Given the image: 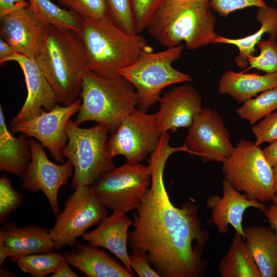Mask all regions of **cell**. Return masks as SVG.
Returning a JSON list of instances; mask_svg holds the SVG:
<instances>
[{
    "instance_id": "6da1fadb",
    "label": "cell",
    "mask_w": 277,
    "mask_h": 277,
    "mask_svg": "<svg viewBox=\"0 0 277 277\" xmlns=\"http://www.w3.org/2000/svg\"><path fill=\"white\" fill-rule=\"evenodd\" d=\"M168 142L161 140L148 161L151 185L133 216L128 246L146 253L161 276H203L208 266L203 248L210 234L201 225L196 205L188 201L177 207L170 200L164 170L177 150Z\"/></svg>"
},
{
    "instance_id": "7a4b0ae2",
    "label": "cell",
    "mask_w": 277,
    "mask_h": 277,
    "mask_svg": "<svg viewBox=\"0 0 277 277\" xmlns=\"http://www.w3.org/2000/svg\"><path fill=\"white\" fill-rule=\"evenodd\" d=\"M34 59L59 104L68 105L77 98L88 69L84 45L77 32L46 26Z\"/></svg>"
},
{
    "instance_id": "3957f363",
    "label": "cell",
    "mask_w": 277,
    "mask_h": 277,
    "mask_svg": "<svg viewBox=\"0 0 277 277\" xmlns=\"http://www.w3.org/2000/svg\"><path fill=\"white\" fill-rule=\"evenodd\" d=\"M216 20L208 0H165L154 13L147 30L167 48L184 42L187 48L196 49L213 43L218 35Z\"/></svg>"
},
{
    "instance_id": "277c9868",
    "label": "cell",
    "mask_w": 277,
    "mask_h": 277,
    "mask_svg": "<svg viewBox=\"0 0 277 277\" xmlns=\"http://www.w3.org/2000/svg\"><path fill=\"white\" fill-rule=\"evenodd\" d=\"M77 34L84 45L88 70L100 74L117 73L143 53L153 51L144 37L126 32L110 15L96 19L82 18Z\"/></svg>"
},
{
    "instance_id": "5b68a950",
    "label": "cell",
    "mask_w": 277,
    "mask_h": 277,
    "mask_svg": "<svg viewBox=\"0 0 277 277\" xmlns=\"http://www.w3.org/2000/svg\"><path fill=\"white\" fill-rule=\"evenodd\" d=\"M80 95L82 102L76 124L94 121L105 125L111 133L137 104L134 87L118 73L104 75L87 70Z\"/></svg>"
},
{
    "instance_id": "8992f818",
    "label": "cell",
    "mask_w": 277,
    "mask_h": 277,
    "mask_svg": "<svg viewBox=\"0 0 277 277\" xmlns=\"http://www.w3.org/2000/svg\"><path fill=\"white\" fill-rule=\"evenodd\" d=\"M183 49V46L180 45L156 52H144L134 63L117 72L135 89L139 109L147 112L159 102L161 91L166 87L192 81L190 75L172 66L181 57Z\"/></svg>"
},
{
    "instance_id": "52a82bcc",
    "label": "cell",
    "mask_w": 277,
    "mask_h": 277,
    "mask_svg": "<svg viewBox=\"0 0 277 277\" xmlns=\"http://www.w3.org/2000/svg\"><path fill=\"white\" fill-rule=\"evenodd\" d=\"M66 131L68 141L62 153L73 166V189L90 186L101 174L115 167L107 149L109 132L105 125L97 123L83 128L70 119Z\"/></svg>"
},
{
    "instance_id": "ba28073f",
    "label": "cell",
    "mask_w": 277,
    "mask_h": 277,
    "mask_svg": "<svg viewBox=\"0 0 277 277\" xmlns=\"http://www.w3.org/2000/svg\"><path fill=\"white\" fill-rule=\"evenodd\" d=\"M224 179L249 197L265 203L275 194L273 168L260 146L242 138L230 157L222 164Z\"/></svg>"
},
{
    "instance_id": "9c48e42d",
    "label": "cell",
    "mask_w": 277,
    "mask_h": 277,
    "mask_svg": "<svg viewBox=\"0 0 277 277\" xmlns=\"http://www.w3.org/2000/svg\"><path fill=\"white\" fill-rule=\"evenodd\" d=\"M150 185L148 165L126 162L101 174L90 186L107 208L126 213L139 207Z\"/></svg>"
},
{
    "instance_id": "30bf717a",
    "label": "cell",
    "mask_w": 277,
    "mask_h": 277,
    "mask_svg": "<svg viewBox=\"0 0 277 277\" xmlns=\"http://www.w3.org/2000/svg\"><path fill=\"white\" fill-rule=\"evenodd\" d=\"M74 190L49 230L56 250L75 246L80 236L108 215L107 208L96 197L91 186Z\"/></svg>"
},
{
    "instance_id": "8fae6325",
    "label": "cell",
    "mask_w": 277,
    "mask_h": 277,
    "mask_svg": "<svg viewBox=\"0 0 277 277\" xmlns=\"http://www.w3.org/2000/svg\"><path fill=\"white\" fill-rule=\"evenodd\" d=\"M162 134L155 114L135 109L111 133L107 151L112 158L120 155L127 163H140L156 149Z\"/></svg>"
},
{
    "instance_id": "7c38bea8",
    "label": "cell",
    "mask_w": 277,
    "mask_h": 277,
    "mask_svg": "<svg viewBox=\"0 0 277 277\" xmlns=\"http://www.w3.org/2000/svg\"><path fill=\"white\" fill-rule=\"evenodd\" d=\"M31 159L20 178L23 189L31 192H43L46 196L55 216L60 212L58 193L60 188L67 184L74 173L72 163L55 164L49 160L43 146L34 138L29 139Z\"/></svg>"
},
{
    "instance_id": "4fadbf2b",
    "label": "cell",
    "mask_w": 277,
    "mask_h": 277,
    "mask_svg": "<svg viewBox=\"0 0 277 277\" xmlns=\"http://www.w3.org/2000/svg\"><path fill=\"white\" fill-rule=\"evenodd\" d=\"M185 144L204 163L223 164L234 148L222 117L216 111L208 108H203L195 117L188 128Z\"/></svg>"
},
{
    "instance_id": "5bb4252c",
    "label": "cell",
    "mask_w": 277,
    "mask_h": 277,
    "mask_svg": "<svg viewBox=\"0 0 277 277\" xmlns=\"http://www.w3.org/2000/svg\"><path fill=\"white\" fill-rule=\"evenodd\" d=\"M81 102L77 98L68 105L58 104L50 111L44 110L33 118L10 126V130L35 138L48 149L57 163H63L62 150L68 141L66 126L71 117L77 112Z\"/></svg>"
},
{
    "instance_id": "9a60e30c",
    "label": "cell",
    "mask_w": 277,
    "mask_h": 277,
    "mask_svg": "<svg viewBox=\"0 0 277 277\" xmlns=\"http://www.w3.org/2000/svg\"><path fill=\"white\" fill-rule=\"evenodd\" d=\"M13 61L23 71L27 89V96L22 107L12 119L10 126L33 118L43 111H50L58 104L55 92L34 59L14 52L5 59Z\"/></svg>"
},
{
    "instance_id": "2e32d148",
    "label": "cell",
    "mask_w": 277,
    "mask_h": 277,
    "mask_svg": "<svg viewBox=\"0 0 277 277\" xmlns=\"http://www.w3.org/2000/svg\"><path fill=\"white\" fill-rule=\"evenodd\" d=\"M222 184L223 195H212L206 201V206L211 211L208 223H213L222 234L228 232L230 225L236 233L244 239L242 222L245 211L248 208L252 207L263 212L266 206L264 203L241 193L225 180L222 181Z\"/></svg>"
},
{
    "instance_id": "e0dca14e",
    "label": "cell",
    "mask_w": 277,
    "mask_h": 277,
    "mask_svg": "<svg viewBox=\"0 0 277 277\" xmlns=\"http://www.w3.org/2000/svg\"><path fill=\"white\" fill-rule=\"evenodd\" d=\"M159 102L160 108L155 115L162 133L189 128L203 109L202 97L193 86L187 84L166 93Z\"/></svg>"
},
{
    "instance_id": "ac0fdd59",
    "label": "cell",
    "mask_w": 277,
    "mask_h": 277,
    "mask_svg": "<svg viewBox=\"0 0 277 277\" xmlns=\"http://www.w3.org/2000/svg\"><path fill=\"white\" fill-rule=\"evenodd\" d=\"M0 18L1 37L14 52L34 59L46 26L29 6Z\"/></svg>"
},
{
    "instance_id": "d6986e66",
    "label": "cell",
    "mask_w": 277,
    "mask_h": 277,
    "mask_svg": "<svg viewBox=\"0 0 277 277\" xmlns=\"http://www.w3.org/2000/svg\"><path fill=\"white\" fill-rule=\"evenodd\" d=\"M55 249L49 230L38 225L5 224L0 229V266L7 258L49 252Z\"/></svg>"
},
{
    "instance_id": "ffe728a7",
    "label": "cell",
    "mask_w": 277,
    "mask_h": 277,
    "mask_svg": "<svg viewBox=\"0 0 277 277\" xmlns=\"http://www.w3.org/2000/svg\"><path fill=\"white\" fill-rule=\"evenodd\" d=\"M132 224L133 221L125 213L113 212L104 217L94 230L86 232L82 237L88 243L110 251L134 273L127 249L128 231Z\"/></svg>"
},
{
    "instance_id": "44dd1931",
    "label": "cell",
    "mask_w": 277,
    "mask_h": 277,
    "mask_svg": "<svg viewBox=\"0 0 277 277\" xmlns=\"http://www.w3.org/2000/svg\"><path fill=\"white\" fill-rule=\"evenodd\" d=\"M74 249L63 253L67 262L88 277H132L124 265L100 247L77 243Z\"/></svg>"
},
{
    "instance_id": "7402d4cb",
    "label": "cell",
    "mask_w": 277,
    "mask_h": 277,
    "mask_svg": "<svg viewBox=\"0 0 277 277\" xmlns=\"http://www.w3.org/2000/svg\"><path fill=\"white\" fill-rule=\"evenodd\" d=\"M276 86L277 72L260 75L228 70L220 80L218 92L222 95H230L239 103H243L257 94Z\"/></svg>"
},
{
    "instance_id": "603a6c76",
    "label": "cell",
    "mask_w": 277,
    "mask_h": 277,
    "mask_svg": "<svg viewBox=\"0 0 277 277\" xmlns=\"http://www.w3.org/2000/svg\"><path fill=\"white\" fill-rule=\"evenodd\" d=\"M245 241L261 277L277 276V238L269 226L244 228Z\"/></svg>"
},
{
    "instance_id": "cb8c5ba5",
    "label": "cell",
    "mask_w": 277,
    "mask_h": 277,
    "mask_svg": "<svg viewBox=\"0 0 277 277\" xmlns=\"http://www.w3.org/2000/svg\"><path fill=\"white\" fill-rule=\"evenodd\" d=\"M24 134L15 137L8 129L0 106V170L23 176L31 159L29 140Z\"/></svg>"
},
{
    "instance_id": "d4e9b609",
    "label": "cell",
    "mask_w": 277,
    "mask_h": 277,
    "mask_svg": "<svg viewBox=\"0 0 277 277\" xmlns=\"http://www.w3.org/2000/svg\"><path fill=\"white\" fill-rule=\"evenodd\" d=\"M256 20L261 27L254 33L239 38H230L217 35L213 44H226L235 46L239 54L235 58L236 64L241 68L248 65V58L256 53L255 47L262 36L267 33L269 36L277 38V8L271 6L258 8Z\"/></svg>"
},
{
    "instance_id": "484cf974",
    "label": "cell",
    "mask_w": 277,
    "mask_h": 277,
    "mask_svg": "<svg viewBox=\"0 0 277 277\" xmlns=\"http://www.w3.org/2000/svg\"><path fill=\"white\" fill-rule=\"evenodd\" d=\"M219 273L222 277H261L241 235L236 232L234 234L227 252L220 263Z\"/></svg>"
},
{
    "instance_id": "4316f807",
    "label": "cell",
    "mask_w": 277,
    "mask_h": 277,
    "mask_svg": "<svg viewBox=\"0 0 277 277\" xmlns=\"http://www.w3.org/2000/svg\"><path fill=\"white\" fill-rule=\"evenodd\" d=\"M37 17L46 26L52 25L76 32L80 30L82 17L71 10L64 9L51 0H26Z\"/></svg>"
},
{
    "instance_id": "83f0119b",
    "label": "cell",
    "mask_w": 277,
    "mask_h": 277,
    "mask_svg": "<svg viewBox=\"0 0 277 277\" xmlns=\"http://www.w3.org/2000/svg\"><path fill=\"white\" fill-rule=\"evenodd\" d=\"M19 269L34 277H44L52 274L64 259L63 254L56 252H43L10 258Z\"/></svg>"
},
{
    "instance_id": "f1b7e54d",
    "label": "cell",
    "mask_w": 277,
    "mask_h": 277,
    "mask_svg": "<svg viewBox=\"0 0 277 277\" xmlns=\"http://www.w3.org/2000/svg\"><path fill=\"white\" fill-rule=\"evenodd\" d=\"M275 110H277V86L244 102L236 110V113L240 118L254 125Z\"/></svg>"
},
{
    "instance_id": "f546056e",
    "label": "cell",
    "mask_w": 277,
    "mask_h": 277,
    "mask_svg": "<svg viewBox=\"0 0 277 277\" xmlns=\"http://www.w3.org/2000/svg\"><path fill=\"white\" fill-rule=\"evenodd\" d=\"M276 38L269 36L266 40H261L256 45L260 53L258 56L251 55L248 58L249 66L243 72L251 69L262 71L266 73L277 72Z\"/></svg>"
},
{
    "instance_id": "4dcf8cb0",
    "label": "cell",
    "mask_w": 277,
    "mask_h": 277,
    "mask_svg": "<svg viewBox=\"0 0 277 277\" xmlns=\"http://www.w3.org/2000/svg\"><path fill=\"white\" fill-rule=\"evenodd\" d=\"M85 19H96L110 15L107 0H56Z\"/></svg>"
},
{
    "instance_id": "1f68e13d",
    "label": "cell",
    "mask_w": 277,
    "mask_h": 277,
    "mask_svg": "<svg viewBox=\"0 0 277 277\" xmlns=\"http://www.w3.org/2000/svg\"><path fill=\"white\" fill-rule=\"evenodd\" d=\"M25 202V197L14 188L6 176L0 178V222L4 223L7 217Z\"/></svg>"
},
{
    "instance_id": "d6a6232c",
    "label": "cell",
    "mask_w": 277,
    "mask_h": 277,
    "mask_svg": "<svg viewBox=\"0 0 277 277\" xmlns=\"http://www.w3.org/2000/svg\"><path fill=\"white\" fill-rule=\"evenodd\" d=\"M109 14L121 29L131 34L136 32L132 11V0H107Z\"/></svg>"
},
{
    "instance_id": "836d02e7",
    "label": "cell",
    "mask_w": 277,
    "mask_h": 277,
    "mask_svg": "<svg viewBox=\"0 0 277 277\" xmlns=\"http://www.w3.org/2000/svg\"><path fill=\"white\" fill-rule=\"evenodd\" d=\"M165 0H132L134 25L137 34L147 29L154 13Z\"/></svg>"
},
{
    "instance_id": "e575fe53",
    "label": "cell",
    "mask_w": 277,
    "mask_h": 277,
    "mask_svg": "<svg viewBox=\"0 0 277 277\" xmlns=\"http://www.w3.org/2000/svg\"><path fill=\"white\" fill-rule=\"evenodd\" d=\"M251 131L257 145L277 140V110L254 125Z\"/></svg>"
},
{
    "instance_id": "d590c367",
    "label": "cell",
    "mask_w": 277,
    "mask_h": 277,
    "mask_svg": "<svg viewBox=\"0 0 277 277\" xmlns=\"http://www.w3.org/2000/svg\"><path fill=\"white\" fill-rule=\"evenodd\" d=\"M213 11L222 17H226L231 12L248 7H265L263 0H208Z\"/></svg>"
},
{
    "instance_id": "8d00e7d4",
    "label": "cell",
    "mask_w": 277,
    "mask_h": 277,
    "mask_svg": "<svg viewBox=\"0 0 277 277\" xmlns=\"http://www.w3.org/2000/svg\"><path fill=\"white\" fill-rule=\"evenodd\" d=\"M129 254L131 267L140 277H161L160 274L150 266L146 253L132 251Z\"/></svg>"
},
{
    "instance_id": "74e56055",
    "label": "cell",
    "mask_w": 277,
    "mask_h": 277,
    "mask_svg": "<svg viewBox=\"0 0 277 277\" xmlns=\"http://www.w3.org/2000/svg\"><path fill=\"white\" fill-rule=\"evenodd\" d=\"M29 6L26 0H0V17Z\"/></svg>"
},
{
    "instance_id": "f35d334b",
    "label": "cell",
    "mask_w": 277,
    "mask_h": 277,
    "mask_svg": "<svg viewBox=\"0 0 277 277\" xmlns=\"http://www.w3.org/2000/svg\"><path fill=\"white\" fill-rule=\"evenodd\" d=\"M270 143L262 151L267 161L272 168H274L277 167V140Z\"/></svg>"
},
{
    "instance_id": "ab89813d",
    "label": "cell",
    "mask_w": 277,
    "mask_h": 277,
    "mask_svg": "<svg viewBox=\"0 0 277 277\" xmlns=\"http://www.w3.org/2000/svg\"><path fill=\"white\" fill-rule=\"evenodd\" d=\"M269 227L274 231L277 238V205L273 203L266 207L263 211Z\"/></svg>"
},
{
    "instance_id": "60d3db41",
    "label": "cell",
    "mask_w": 277,
    "mask_h": 277,
    "mask_svg": "<svg viewBox=\"0 0 277 277\" xmlns=\"http://www.w3.org/2000/svg\"><path fill=\"white\" fill-rule=\"evenodd\" d=\"M69 264L64 257L62 263L55 271L51 274L52 277H77L78 276L70 267Z\"/></svg>"
},
{
    "instance_id": "b9f144b4",
    "label": "cell",
    "mask_w": 277,
    "mask_h": 277,
    "mask_svg": "<svg viewBox=\"0 0 277 277\" xmlns=\"http://www.w3.org/2000/svg\"><path fill=\"white\" fill-rule=\"evenodd\" d=\"M14 53L10 45L2 37L0 38V63Z\"/></svg>"
},
{
    "instance_id": "7bdbcfd3",
    "label": "cell",
    "mask_w": 277,
    "mask_h": 277,
    "mask_svg": "<svg viewBox=\"0 0 277 277\" xmlns=\"http://www.w3.org/2000/svg\"><path fill=\"white\" fill-rule=\"evenodd\" d=\"M1 276H14V274L9 270L6 269H1L0 271Z\"/></svg>"
},
{
    "instance_id": "ee69618b",
    "label": "cell",
    "mask_w": 277,
    "mask_h": 277,
    "mask_svg": "<svg viewBox=\"0 0 277 277\" xmlns=\"http://www.w3.org/2000/svg\"><path fill=\"white\" fill-rule=\"evenodd\" d=\"M275 194L277 193V167L273 168Z\"/></svg>"
},
{
    "instance_id": "f6af8a7d",
    "label": "cell",
    "mask_w": 277,
    "mask_h": 277,
    "mask_svg": "<svg viewBox=\"0 0 277 277\" xmlns=\"http://www.w3.org/2000/svg\"><path fill=\"white\" fill-rule=\"evenodd\" d=\"M272 202L273 203L277 205V193L275 194L273 196Z\"/></svg>"
},
{
    "instance_id": "bcb514c9",
    "label": "cell",
    "mask_w": 277,
    "mask_h": 277,
    "mask_svg": "<svg viewBox=\"0 0 277 277\" xmlns=\"http://www.w3.org/2000/svg\"><path fill=\"white\" fill-rule=\"evenodd\" d=\"M272 1L277 3V0H272Z\"/></svg>"
}]
</instances>
